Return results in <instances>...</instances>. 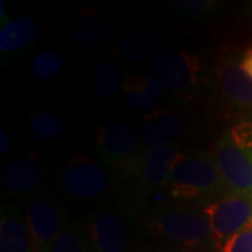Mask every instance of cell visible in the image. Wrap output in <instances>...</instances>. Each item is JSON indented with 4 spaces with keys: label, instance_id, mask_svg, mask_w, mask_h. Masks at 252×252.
I'll return each instance as SVG.
<instances>
[{
    "label": "cell",
    "instance_id": "cell-13",
    "mask_svg": "<svg viewBox=\"0 0 252 252\" xmlns=\"http://www.w3.org/2000/svg\"><path fill=\"white\" fill-rule=\"evenodd\" d=\"M185 121L174 111L160 109L144 118L140 142L147 150L172 146L185 132Z\"/></svg>",
    "mask_w": 252,
    "mask_h": 252
},
{
    "label": "cell",
    "instance_id": "cell-11",
    "mask_svg": "<svg viewBox=\"0 0 252 252\" xmlns=\"http://www.w3.org/2000/svg\"><path fill=\"white\" fill-rule=\"evenodd\" d=\"M46 167L36 156L20 157L1 170V184L10 193L23 200L41 193L46 180Z\"/></svg>",
    "mask_w": 252,
    "mask_h": 252
},
{
    "label": "cell",
    "instance_id": "cell-18",
    "mask_svg": "<svg viewBox=\"0 0 252 252\" xmlns=\"http://www.w3.org/2000/svg\"><path fill=\"white\" fill-rule=\"evenodd\" d=\"M28 117L31 132L44 142L58 140L66 130L62 118L51 111L32 109L28 112Z\"/></svg>",
    "mask_w": 252,
    "mask_h": 252
},
{
    "label": "cell",
    "instance_id": "cell-25",
    "mask_svg": "<svg viewBox=\"0 0 252 252\" xmlns=\"http://www.w3.org/2000/svg\"><path fill=\"white\" fill-rule=\"evenodd\" d=\"M240 66H241V69L244 70V73L248 74L252 79V48H250V49L243 55L241 62H240Z\"/></svg>",
    "mask_w": 252,
    "mask_h": 252
},
{
    "label": "cell",
    "instance_id": "cell-9",
    "mask_svg": "<svg viewBox=\"0 0 252 252\" xmlns=\"http://www.w3.org/2000/svg\"><path fill=\"white\" fill-rule=\"evenodd\" d=\"M140 136L124 121H108L99 126L94 140L98 161L107 168L118 170L127 160L139 154Z\"/></svg>",
    "mask_w": 252,
    "mask_h": 252
},
{
    "label": "cell",
    "instance_id": "cell-22",
    "mask_svg": "<svg viewBox=\"0 0 252 252\" xmlns=\"http://www.w3.org/2000/svg\"><path fill=\"white\" fill-rule=\"evenodd\" d=\"M64 67L63 56L54 49H45L35 55L31 63V72L38 80H52L62 73Z\"/></svg>",
    "mask_w": 252,
    "mask_h": 252
},
{
    "label": "cell",
    "instance_id": "cell-16",
    "mask_svg": "<svg viewBox=\"0 0 252 252\" xmlns=\"http://www.w3.org/2000/svg\"><path fill=\"white\" fill-rule=\"evenodd\" d=\"M122 93L129 108L147 112L161 98V86L152 74H137L124 83Z\"/></svg>",
    "mask_w": 252,
    "mask_h": 252
},
{
    "label": "cell",
    "instance_id": "cell-10",
    "mask_svg": "<svg viewBox=\"0 0 252 252\" xmlns=\"http://www.w3.org/2000/svg\"><path fill=\"white\" fill-rule=\"evenodd\" d=\"M213 157L227 188L252 195V149L237 146L228 133H224L217 142Z\"/></svg>",
    "mask_w": 252,
    "mask_h": 252
},
{
    "label": "cell",
    "instance_id": "cell-12",
    "mask_svg": "<svg viewBox=\"0 0 252 252\" xmlns=\"http://www.w3.org/2000/svg\"><path fill=\"white\" fill-rule=\"evenodd\" d=\"M216 79L221 95L231 107L252 112V79L245 74L240 63L231 56H224L219 62Z\"/></svg>",
    "mask_w": 252,
    "mask_h": 252
},
{
    "label": "cell",
    "instance_id": "cell-6",
    "mask_svg": "<svg viewBox=\"0 0 252 252\" xmlns=\"http://www.w3.org/2000/svg\"><path fill=\"white\" fill-rule=\"evenodd\" d=\"M209 220L216 250L252 223V195L228 192L202 207Z\"/></svg>",
    "mask_w": 252,
    "mask_h": 252
},
{
    "label": "cell",
    "instance_id": "cell-20",
    "mask_svg": "<svg viewBox=\"0 0 252 252\" xmlns=\"http://www.w3.org/2000/svg\"><path fill=\"white\" fill-rule=\"evenodd\" d=\"M46 252H94L86 228L77 223H66Z\"/></svg>",
    "mask_w": 252,
    "mask_h": 252
},
{
    "label": "cell",
    "instance_id": "cell-21",
    "mask_svg": "<svg viewBox=\"0 0 252 252\" xmlns=\"http://www.w3.org/2000/svg\"><path fill=\"white\" fill-rule=\"evenodd\" d=\"M93 89L95 95L102 99L115 97L121 89V74L114 63L101 62L94 70Z\"/></svg>",
    "mask_w": 252,
    "mask_h": 252
},
{
    "label": "cell",
    "instance_id": "cell-27",
    "mask_svg": "<svg viewBox=\"0 0 252 252\" xmlns=\"http://www.w3.org/2000/svg\"><path fill=\"white\" fill-rule=\"evenodd\" d=\"M160 252H217L216 250H187V248H167Z\"/></svg>",
    "mask_w": 252,
    "mask_h": 252
},
{
    "label": "cell",
    "instance_id": "cell-28",
    "mask_svg": "<svg viewBox=\"0 0 252 252\" xmlns=\"http://www.w3.org/2000/svg\"><path fill=\"white\" fill-rule=\"evenodd\" d=\"M0 21H1V26H4L6 23L10 21L9 18H7V14H6V6H4L3 0H0Z\"/></svg>",
    "mask_w": 252,
    "mask_h": 252
},
{
    "label": "cell",
    "instance_id": "cell-3",
    "mask_svg": "<svg viewBox=\"0 0 252 252\" xmlns=\"http://www.w3.org/2000/svg\"><path fill=\"white\" fill-rule=\"evenodd\" d=\"M185 154L177 144L157 147L136 154L118 168V174L132 182L136 202H142L154 192L168 187L174 167Z\"/></svg>",
    "mask_w": 252,
    "mask_h": 252
},
{
    "label": "cell",
    "instance_id": "cell-15",
    "mask_svg": "<svg viewBox=\"0 0 252 252\" xmlns=\"http://www.w3.org/2000/svg\"><path fill=\"white\" fill-rule=\"evenodd\" d=\"M41 24L35 18L18 17L0 28L1 54H18L35 42L41 34Z\"/></svg>",
    "mask_w": 252,
    "mask_h": 252
},
{
    "label": "cell",
    "instance_id": "cell-17",
    "mask_svg": "<svg viewBox=\"0 0 252 252\" xmlns=\"http://www.w3.org/2000/svg\"><path fill=\"white\" fill-rule=\"evenodd\" d=\"M158 44V38L153 31L146 28H135L127 31L125 35L119 39L115 46V55L118 58L137 62L146 58L156 55V48Z\"/></svg>",
    "mask_w": 252,
    "mask_h": 252
},
{
    "label": "cell",
    "instance_id": "cell-1",
    "mask_svg": "<svg viewBox=\"0 0 252 252\" xmlns=\"http://www.w3.org/2000/svg\"><path fill=\"white\" fill-rule=\"evenodd\" d=\"M143 223L150 233L174 248L216 250L209 220L202 207L178 202L162 203L144 215Z\"/></svg>",
    "mask_w": 252,
    "mask_h": 252
},
{
    "label": "cell",
    "instance_id": "cell-19",
    "mask_svg": "<svg viewBox=\"0 0 252 252\" xmlns=\"http://www.w3.org/2000/svg\"><path fill=\"white\" fill-rule=\"evenodd\" d=\"M111 35L109 23L102 17L83 18L73 31V39L83 48H94L104 44Z\"/></svg>",
    "mask_w": 252,
    "mask_h": 252
},
{
    "label": "cell",
    "instance_id": "cell-24",
    "mask_svg": "<svg viewBox=\"0 0 252 252\" xmlns=\"http://www.w3.org/2000/svg\"><path fill=\"white\" fill-rule=\"evenodd\" d=\"M217 252H252V223L221 244Z\"/></svg>",
    "mask_w": 252,
    "mask_h": 252
},
{
    "label": "cell",
    "instance_id": "cell-14",
    "mask_svg": "<svg viewBox=\"0 0 252 252\" xmlns=\"http://www.w3.org/2000/svg\"><path fill=\"white\" fill-rule=\"evenodd\" d=\"M0 252H36L27 220L16 207L0 210Z\"/></svg>",
    "mask_w": 252,
    "mask_h": 252
},
{
    "label": "cell",
    "instance_id": "cell-23",
    "mask_svg": "<svg viewBox=\"0 0 252 252\" xmlns=\"http://www.w3.org/2000/svg\"><path fill=\"white\" fill-rule=\"evenodd\" d=\"M171 6L182 14L198 17L217 9L219 3L216 0H174Z\"/></svg>",
    "mask_w": 252,
    "mask_h": 252
},
{
    "label": "cell",
    "instance_id": "cell-5",
    "mask_svg": "<svg viewBox=\"0 0 252 252\" xmlns=\"http://www.w3.org/2000/svg\"><path fill=\"white\" fill-rule=\"evenodd\" d=\"M150 73L164 90L188 94L198 86L200 62L196 55L185 49L165 48L152 58Z\"/></svg>",
    "mask_w": 252,
    "mask_h": 252
},
{
    "label": "cell",
    "instance_id": "cell-8",
    "mask_svg": "<svg viewBox=\"0 0 252 252\" xmlns=\"http://www.w3.org/2000/svg\"><path fill=\"white\" fill-rule=\"evenodd\" d=\"M26 220L36 252H46L66 225V207L59 199L45 192L23 200Z\"/></svg>",
    "mask_w": 252,
    "mask_h": 252
},
{
    "label": "cell",
    "instance_id": "cell-7",
    "mask_svg": "<svg viewBox=\"0 0 252 252\" xmlns=\"http://www.w3.org/2000/svg\"><path fill=\"white\" fill-rule=\"evenodd\" d=\"M129 216L119 207L93 210L86 220V233L94 252H129Z\"/></svg>",
    "mask_w": 252,
    "mask_h": 252
},
{
    "label": "cell",
    "instance_id": "cell-2",
    "mask_svg": "<svg viewBox=\"0 0 252 252\" xmlns=\"http://www.w3.org/2000/svg\"><path fill=\"white\" fill-rule=\"evenodd\" d=\"M167 190L174 202L198 207L230 192L213 154L209 153L185 154L174 167Z\"/></svg>",
    "mask_w": 252,
    "mask_h": 252
},
{
    "label": "cell",
    "instance_id": "cell-4",
    "mask_svg": "<svg viewBox=\"0 0 252 252\" xmlns=\"http://www.w3.org/2000/svg\"><path fill=\"white\" fill-rule=\"evenodd\" d=\"M55 181L63 193L74 199L91 200L107 195L114 185V175L98 160L73 154L58 161Z\"/></svg>",
    "mask_w": 252,
    "mask_h": 252
},
{
    "label": "cell",
    "instance_id": "cell-26",
    "mask_svg": "<svg viewBox=\"0 0 252 252\" xmlns=\"http://www.w3.org/2000/svg\"><path fill=\"white\" fill-rule=\"evenodd\" d=\"M9 146H10V137L7 130L4 127L0 129V157L3 158L7 152H9Z\"/></svg>",
    "mask_w": 252,
    "mask_h": 252
}]
</instances>
